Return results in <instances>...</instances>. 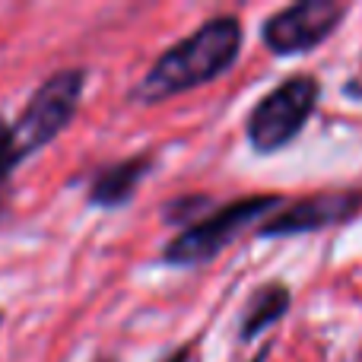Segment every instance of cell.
I'll return each mask as SVG.
<instances>
[{
    "label": "cell",
    "instance_id": "obj_13",
    "mask_svg": "<svg viewBox=\"0 0 362 362\" xmlns=\"http://www.w3.org/2000/svg\"><path fill=\"white\" fill-rule=\"evenodd\" d=\"M99 362H112V359H99Z\"/></svg>",
    "mask_w": 362,
    "mask_h": 362
},
{
    "label": "cell",
    "instance_id": "obj_12",
    "mask_svg": "<svg viewBox=\"0 0 362 362\" xmlns=\"http://www.w3.org/2000/svg\"><path fill=\"white\" fill-rule=\"evenodd\" d=\"M4 318H6V315H4V308H0V327H4Z\"/></svg>",
    "mask_w": 362,
    "mask_h": 362
},
{
    "label": "cell",
    "instance_id": "obj_10",
    "mask_svg": "<svg viewBox=\"0 0 362 362\" xmlns=\"http://www.w3.org/2000/svg\"><path fill=\"white\" fill-rule=\"evenodd\" d=\"M165 362H191V353H187V350H178V353H172V356L165 359Z\"/></svg>",
    "mask_w": 362,
    "mask_h": 362
},
{
    "label": "cell",
    "instance_id": "obj_6",
    "mask_svg": "<svg viewBox=\"0 0 362 362\" xmlns=\"http://www.w3.org/2000/svg\"><path fill=\"white\" fill-rule=\"evenodd\" d=\"M362 210V191H327L305 197L299 204L280 210L274 219H267L261 235H299V232H318L327 226L346 223Z\"/></svg>",
    "mask_w": 362,
    "mask_h": 362
},
{
    "label": "cell",
    "instance_id": "obj_1",
    "mask_svg": "<svg viewBox=\"0 0 362 362\" xmlns=\"http://www.w3.org/2000/svg\"><path fill=\"white\" fill-rule=\"evenodd\" d=\"M238 48H242V23L235 16H216L172 45L169 51H163L131 95L144 105H156L178 93L197 89L226 74L235 64Z\"/></svg>",
    "mask_w": 362,
    "mask_h": 362
},
{
    "label": "cell",
    "instance_id": "obj_3",
    "mask_svg": "<svg viewBox=\"0 0 362 362\" xmlns=\"http://www.w3.org/2000/svg\"><path fill=\"white\" fill-rule=\"evenodd\" d=\"M280 204V197H242L232 200V204L213 210L210 216L197 219V223L185 226L175 238L163 248V264L172 267H194V264H204L210 257H216L219 251L229 242H235L242 235V229H248L255 219H261L267 210Z\"/></svg>",
    "mask_w": 362,
    "mask_h": 362
},
{
    "label": "cell",
    "instance_id": "obj_9",
    "mask_svg": "<svg viewBox=\"0 0 362 362\" xmlns=\"http://www.w3.org/2000/svg\"><path fill=\"white\" fill-rule=\"evenodd\" d=\"M25 159H23V153H19V144H16V137H13V124L0 115V197H4V191H6V185H10V178H13V172L23 165Z\"/></svg>",
    "mask_w": 362,
    "mask_h": 362
},
{
    "label": "cell",
    "instance_id": "obj_7",
    "mask_svg": "<svg viewBox=\"0 0 362 362\" xmlns=\"http://www.w3.org/2000/svg\"><path fill=\"white\" fill-rule=\"evenodd\" d=\"M150 169H153L150 153H140V156L121 159V163H112V165H102V169L89 178L86 200L93 206H102V210L124 206L127 200L137 194L140 181L150 175Z\"/></svg>",
    "mask_w": 362,
    "mask_h": 362
},
{
    "label": "cell",
    "instance_id": "obj_11",
    "mask_svg": "<svg viewBox=\"0 0 362 362\" xmlns=\"http://www.w3.org/2000/svg\"><path fill=\"white\" fill-rule=\"evenodd\" d=\"M264 359H267V350H264V353H257V356L251 359V362H264Z\"/></svg>",
    "mask_w": 362,
    "mask_h": 362
},
{
    "label": "cell",
    "instance_id": "obj_5",
    "mask_svg": "<svg viewBox=\"0 0 362 362\" xmlns=\"http://www.w3.org/2000/svg\"><path fill=\"white\" fill-rule=\"evenodd\" d=\"M344 16L346 6L337 0H302V4L286 6L267 19L264 42L274 54H302L325 42Z\"/></svg>",
    "mask_w": 362,
    "mask_h": 362
},
{
    "label": "cell",
    "instance_id": "obj_8",
    "mask_svg": "<svg viewBox=\"0 0 362 362\" xmlns=\"http://www.w3.org/2000/svg\"><path fill=\"white\" fill-rule=\"evenodd\" d=\"M289 302H293V296H289V289L283 286V283H270V286L257 289V293L251 296L248 308H245L242 337L251 340V337H257L264 327H270L274 321H280L283 315L289 312Z\"/></svg>",
    "mask_w": 362,
    "mask_h": 362
},
{
    "label": "cell",
    "instance_id": "obj_4",
    "mask_svg": "<svg viewBox=\"0 0 362 362\" xmlns=\"http://www.w3.org/2000/svg\"><path fill=\"white\" fill-rule=\"evenodd\" d=\"M321 95V83L308 74H296L267 93L248 115V140L257 153H276L286 146L312 118Z\"/></svg>",
    "mask_w": 362,
    "mask_h": 362
},
{
    "label": "cell",
    "instance_id": "obj_2",
    "mask_svg": "<svg viewBox=\"0 0 362 362\" xmlns=\"http://www.w3.org/2000/svg\"><path fill=\"white\" fill-rule=\"evenodd\" d=\"M83 93H86V70L83 67H64L38 83L23 115L13 121V137H16L23 159L35 156L38 150L54 144L67 131L80 108Z\"/></svg>",
    "mask_w": 362,
    "mask_h": 362
}]
</instances>
